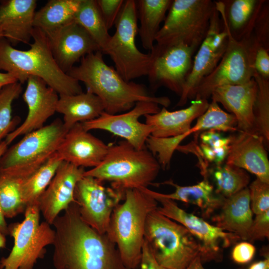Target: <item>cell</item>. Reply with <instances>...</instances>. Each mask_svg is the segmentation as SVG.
I'll return each mask as SVG.
<instances>
[{
  "label": "cell",
  "instance_id": "obj_29",
  "mask_svg": "<svg viewBox=\"0 0 269 269\" xmlns=\"http://www.w3.org/2000/svg\"><path fill=\"white\" fill-rule=\"evenodd\" d=\"M82 0H50L36 11L33 26L48 37L74 21Z\"/></svg>",
  "mask_w": 269,
  "mask_h": 269
},
{
  "label": "cell",
  "instance_id": "obj_21",
  "mask_svg": "<svg viewBox=\"0 0 269 269\" xmlns=\"http://www.w3.org/2000/svg\"><path fill=\"white\" fill-rule=\"evenodd\" d=\"M257 89V83L253 77L244 84L217 87L212 91L210 97L235 117L238 131L253 132Z\"/></svg>",
  "mask_w": 269,
  "mask_h": 269
},
{
  "label": "cell",
  "instance_id": "obj_33",
  "mask_svg": "<svg viewBox=\"0 0 269 269\" xmlns=\"http://www.w3.org/2000/svg\"><path fill=\"white\" fill-rule=\"evenodd\" d=\"M215 182V192L224 198L229 197L247 187L250 177L247 171L225 163L215 165L208 170Z\"/></svg>",
  "mask_w": 269,
  "mask_h": 269
},
{
  "label": "cell",
  "instance_id": "obj_49",
  "mask_svg": "<svg viewBox=\"0 0 269 269\" xmlns=\"http://www.w3.org/2000/svg\"><path fill=\"white\" fill-rule=\"evenodd\" d=\"M5 235L0 232V250L5 248L6 240Z\"/></svg>",
  "mask_w": 269,
  "mask_h": 269
},
{
  "label": "cell",
  "instance_id": "obj_3",
  "mask_svg": "<svg viewBox=\"0 0 269 269\" xmlns=\"http://www.w3.org/2000/svg\"><path fill=\"white\" fill-rule=\"evenodd\" d=\"M29 49L14 48L4 38L0 39V70L13 76L20 83L29 76L42 79L59 95H76L82 91L79 82L64 72L55 60L47 36L34 28Z\"/></svg>",
  "mask_w": 269,
  "mask_h": 269
},
{
  "label": "cell",
  "instance_id": "obj_47",
  "mask_svg": "<svg viewBox=\"0 0 269 269\" xmlns=\"http://www.w3.org/2000/svg\"><path fill=\"white\" fill-rule=\"evenodd\" d=\"M199 256L195 258L185 269H205Z\"/></svg>",
  "mask_w": 269,
  "mask_h": 269
},
{
  "label": "cell",
  "instance_id": "obj_20",
  "mask_svg": "<svg viewBox=\"0 0 269 269\" xmlns=\"http://www.w3.org/2000/svg\"><path fill=\"white\" fill-rule=\"evenodd\" d=\"M108 148L79 123L67 131L56 153L62 161L77 167L94 168L104 160Z\"/></svg>",
  "mask_w": 269,
  "mask_h": 269
},
{
  "label": "cell",
  "instance_id": "obj_41",
  "mask_svg": "<svg viewBox=\"0 0 269 269\" xmlns=\"http://www.w3.org/2000/svg\"><path fill=\"white\" fill-rule=\"evenodd\" d=\"M269 238V210L256 215L250 229L248 241L253 242Z\"/></svg>",
  "mask_w": 269,
  "mask_h": 269
},
{
  "label": "cell",
  "instance_id": "obj_17",
  "mask_svg": "<svg viewBox=\"0 0 269 269\" xmlns=\"http://www.w3.org/2000/svg\"><path fill=\"white\" fill-rule=\"evenodd\" d=\"M85 172L84 168L62 162L39 201L40 212L45 222L52 225L60 213L74 202L75 186Z\"/></svg>",
  "mask_w": 269,
  "mask_h": 269
},
{
  "label": "cell",
  "instance_id": "obj_5",
  "mask_svg": "<svg viewBox=\"0 0 269 269\" xmlns=\"http://www.w3.org/2000/svg\"><path fill=\"white\" fill-rule=\"evenodd\" d=\"M160 166L146 148L137 149L124 140L109 144L108 152L97 167L85 171L84 175L108 181L111 186L125 192L147 188L158 174Z\"/></svg>",
  "mask_w": 269,
  "mask_h": 269
},
{
  "label": "cell",
  "instance_id": "obj_48",
  "mask_svg": "<svg viewBox=\"0 0 269 269\" xmlns=\"http://www.w3.org/2000/svg\"><path fill=\"white\" fill-rule=\"evenodd\" d=\"M7 146L8 145L4 140L0 142V159L7 149Z\"/></svg>",
  "mask_w": 269,
  "mask_h": 269
},
{
  "label": "cell",
  "instance_id": "obj_18",
  "mask_svg": "<svg viewBox=\"0 0 269 269\" xmlns=\"http://www.w3.org/2000/svg\"><path fill=\"white\" fill-rule=\"evenodd\" d=\"M48 38L55 60L66 73L85 56L101 51L87 31L75 21L65 25Z\"/></svg>",
  "mask_w": 269,
  "mask_h": 269
},
{
  "label": "cell",
  "instance_id": "obj_22",
  "mask_svg": "<svg viewBox=\"0 0 269 269\" xmlns=\"http://www.w3.org/2000/svg\"><path fill=\"white\" fill-rule=\"evenodd\" d=\"M36 5L35 0L0 1V31L12 46L32 39Z\"/></svg>",
  "mask_w": 269,
  "mask_h": 269
},
{
  "label": "cell",
  "instance_id": "obj_27",
  "mask_svg": "<svg viewBox=\"0 0 269 269\" xmlns=\"http://www.w3.org/2000/svg\"><path fill=\"white\" fill-rule=\"evenodd\" d=\"M104 112L101 99L89 90L76 95H59L56 112L63 115V124L67 131L77 123L99 117Z\"/></svg>",
  "mask_w": 269,
  "mask_h": 269
},
{
  "label": "cell",
  "instance_id": "obj_44",
  "mask_svg": "<svg viewBox=\"0 0 269 269\" xmlns=\"http://www.w3.org/2000/svg\"><path fill=\"white\" fill-rule=\"evenodd\" d=\"M139 267V269H167L156 261L150 249L144 240Z\"/></svg>",
  "mask_w": 269,
  "mask_h": 269
},
{
  "label": "cell",
  "instance_id": "obj_19",
  "mask_svg": "<svg viewBox=\"0 0 269 269\" xmlns=\"http://www.w3.org/2000/svg\"><path fill=\"white\" fill-rule=\"evenodd\" d=\"M230 137L225 163L242 168L269 183V160L263 138L255 133L244 131H238Z\"/></svg>",
  "mask_w": 269,
  "mask_h": 269
},
{
  "label": "cell",
  "instance_id": "obj_40",
  "mask_svg": "<svg viewBox=\"0 0 269 269\" xmlns=\"http://www.w3.org/2000/svg\"><path fill=\"white\" fill-rule=\"evenodd\" d=\"M108 30L115 25L125 2L124 0H96Z\"/></svg>",
  "mask_w": 269,
  "mask_h": 269
},
{
  "label": "cell",
  "instance_id": "obj_42",
  "mask_svg": "<svg viewBox=\"0 0 269 269\" xmlns=\"http://www.w3.org/2000/svg\"><path fill=\"white\" fill-rule=\"evenodd\" d=\"M256 252V247L251 242L243 241L236 244L234 247L231 258L236 264H247L253 260Z\"/></svg>",
  "mask_w": 269,
  "mask_h": 269
},
{
  "label": "cell",
  "instance_id": "obj_24",
  "mask_svg": "<svg viewBox=\"0 0 269 269\" xmlns=\"http://www.w3.org/2000/svg\"><path fill=\"white\" fill-rule=\"evenodd\" d=\"M265 0L214 1L223 25L236 40L252 35L254 24Z\"/></svg>",
  "mask_w": 269,
  "mask_h": 269
},
{
  "label": "cell",
  "instance_id": "obj_26",
  "mask_svg": "<svg viewBox=\"0 0 269 269\" xmlns=\"http://www.w3.org/2000/svg\"><path fill=\"white\" fill-rule=\"evenodd\" d=\"M212 30L209 27L193 59L191 72L177 104L178 106H184L189 99H194L196 88L201 81L213 71L225 52L227 46H215L212 43Z\"/></svg>",
  "mask_w": 269,
  "mask_h": 269
},
{
  "label": "cell",
  "instance_id": "obj_23",
  "mask_svg": "<svg viewBox=\"0 0 269 269\" xmlns=\"http://www.w3.org/2000/svg\"><path fill=\"white\" fill-rule=\"evenodd\" d=\"M207 99L194 100L187 108L169 111L163 107L157 113L144 116L145 123L152 128L151 135L168 137L179 135L191 128V124L207 110Z\"/></svg>",
  "mask_w": 269,
  "mask_h": 269
},
{
  "label": "cell",
  "instance_id": "obj_31",
  "mask_svg": "<svg viewBox=\"0 0 269 269\" xmlns=\"http://www.w3.org/2000/svg\"><path fill=\"white\" fill-rule=\"evenodd\" d=\"M63 161L56 152L35 172L23 180L21 195L26 206L38 205L41 195Z\"/></svg>",
  "mask_w": 269,
  "mask_h": 269
},
{
  "label": "cell",
  "instance_id": "obj_36",
  "mask_svg": "<svg viewBox=\"0 0 269 269\" xmlns=\"http://www.w3.org/2000/svg\"><path fill=\"white\" fill-rule=\"evenodd\" d=\"M199 158L203 160L220 165L226 160L228 154L231 137H224L219 132L208 130L200 135Z\"/></svg>",
  "mask_w": 269,
  "mask_h": 269
},
{
  "label": "cell",
  "instance_id": "obj_12",
  "mask_svg": "<svg viewBox=\"0 0 269 269\" xmlns=\"http://www.w3.org/2000/svg\"><path fill=\"white\" fill-rule=\"evenodd\" d=\"M144 189L160 203V206L157 210L160 213L183 226L198 242L201 247L200 258L203 263L222 261L224 249L240 240L236 235L187 212L180 208L175 201L160 197L148 188Z\"/></svg>",
  "mask_w": 269,
  "mask_h": 269
},
{
  "label": "cell",
  "instance_id": "obj_43",
  "mask_svg": "<svg viewBox=\"0 0 269 269\" xmlns=\"http://www.w3.org/2000/svg\"><path fill=\"white\" fill-rule=\"evenodd\" d=\"M255 71L263 78L269 79V49L263 47L256 49L254 60Z\"/></svg>",
  "mask_w": 269,
  "mask_h": 269
},
{
  "label": "cell",
  "instance_id": "obj_50",
  "mask_svg": "<svg viewBox=\"0 0 269 269\" xmlns=\"http://www.w3.org/2000/svg\"><path fill=\"white\" fill-rule=\"evenodd\" d=\"M2 37H2L1 32L0 31V39L1 38H2Z\"/></svg>",
  "mask_w": 269,
  "mask_h": 269
},
{
  "label": "cell",
  "instance_id": "obj_46",
  "mask_svg": "<svg viewBox=\"0 0 269 269\" xmlns=\"http://www.w3.org/2000/svg\"><path fill=\"white\" fill-rule=\"evenodd\" d=\"M5 219V217L0 204V232L6 236L9 235L8 227Z\"/></svg>",
  "mask_w": 269,
  "mask_h": 269
},
{
  "label": "cell",
  "instance_id": "obj_32",
  "mask_svg": "<svg viewBox=\"0 0 269 269\" xmlns=\"http://www.w3.org/2000/svg\"><path fill=\"white\" fill-rule=\"evenodd\" d=\"M74 21L87 31L103 53L111 35L108 32L96 0H82Z\"/></svg>",
  "mask_w": 269,
  "mask_h": 269
},
{
  "label": "cell",
  "instance_id": "obj_34",
  "mask_svg": "<svg viewBox=\"0 0 269 269\" xmlns=\"http://www.w3.org/2000/svg\"><path fill=\"white\" fill-rule=\"evenodd\" d=\"M24 179L0 169V204L5 218L24 213L26 208L21 195Z\"/></svg>",
  "mask_w": 269,
  "mask_h": 269
},
{
  "label": "cell",
  "instance_id": "obj_11",
  "mask_svg": "<svg viewBox=\"0 0 269 269\" xmlns=\"http://www.w3.org/2000/svg\"><path fill=\"white\" fill-rule=\"evenodd\" d=\"M223 26L228 36L225 52L213 71L196 88L194 100H208L217 87L244 84L254 77V60L257 44L252 35L237 40Z\"/></svg>",
  "mask_w": 269,
  "mask_h": 269
},
{
  "label": "cell",
  "instance_id": "obj_45",
  "mask_svg": "<svg viewBox=\"0 0 269 269\" xmlns=\"http://www.w3.org/2000/svg\"><path fill=\"white\" fill-rule=\"evenodd\" d=\"M16 82V79L11 75L6 72H0V90L7 85Z\"/></svg>",
  "mask_w": 269,
  "mask_h": 269
},
{
  "label": "cell",
  "instance_id": "obj_15",
  "mask_svg": "<svg viewBox=\"0 0 269 269\" xmlns=\"http://www.w3.org/2000/svg\"><path fill=\"white\" fill-rule=\"evenodd\" d=\"M156 103L140 101L125 113L110 114L104 112L99 117L82 123L87 131L104 130L125 139L137 149L146 148L147 138L152 133L151 127L139 121L141 116L154 114L160 109Z\"/></svg>",
  "mask_w": 269,
  "mask_h": 269
},
{
  "label": "cell",
  "instance_id": "obj_2",
  "mask_svg": "<svg viewBox=\"0 0 269 269\" xmlns=\"http://www.w3.org/2000/svg\"><path fill=\"white\" fill-rule=\"evenodd\" d=\"M67 74L84 83L87 90L101 99L105 112L110 114L128 111L140 101L153 102L165 108L171 103L167 97L151 96L143 85L125 80L105 63L101 51L83 57L79 66H74Z\"/></svg>",
  "mask_w": 269,
  "mask_h": 269
},
{
  "label": "cell",
  "instance_id": "obj_13",
  "mask_svg": "<svg viewBox=\"0 0 269 269\" xmlns=\"http://www.w3.org/2000/svg\"><path fill=\"white\" fill-rule=\"evenodd\" d=\"M90 176L84 175L77 183L74 202L82 219L101 234H106L115 208L125 199V192Z\"/></svg>",
  "mask_w": 269,
  "mask_h": 269
},
{
  "label": "cell",
  "instance_id": "obj_14",
  "mask_svg": "<svg viewBox=\"0 0 269 269\" xmlns=\"http://www.w3.org/2000/svg\"><path fill=\"white\" fill-rule=\"evenodd\" d=\"M198 47L180 43L154 44L149 52L147 76L153 88L165 87L180 96L193 65V56Z\"/></svg>",
  "mask_w": 269,
  "mask_h": 269
},
{
  "label": "cell",
  "instance_id": "obj_8",
  "mask_svg": "<svg viewBox=\"0 0 269 269\" xmlns=\"http://www.w3.org/2000/svg\"><path fill=\"white\" fill-rule=\"evenodd\" d=\"M40 213L38 205L27 206L24 219L8 226L14 245L9 255L0 260V269H33L44 258L46 247L54 243L55 230L46 222L40 223Z\"/></svg>",
  "mask_w": 269,
  "mask_h": 269
},
{
  "label": "cell",
  "instance_id": "obj_10",
  "mask_svg": "<svg viewBox=\"0 0 269 269\" xmlns=\"http://www.w3.org/2000/svg\"><path fill=\"white\" fill-rule=\"evenodd\" d=\"M137 22L136 0H125L115 24L116 31L103 52L110 56L116 70L128 82L147 75L150 64V53H142L135 44Z\"/></svg>",
  "mask_w": 269,
  "mask_h": 269
},
{
  "label": "cell",
  "instance_id": "obj_6",
  "mask_svg": "<svg viewBox=\"0 0 269 269\" xmlns=\"http://www.w3.org/2000/svg\"><path fill=\"white\" fill-rule=\"evenodd\" d=\"M144 240L156 261L167 269H185L200 257V245L192 235L157 209L147 217Z\"/></svg>",
  "mask_w": 269,
  "mask_h": 269
},
{
  "label": "cell",
  "instance_id": "obj_16",
  "mask_svg": "<svg viewBox=\"0 0 269 269\" xmlns=\"http://www.w3.org/2000/svg\"><path fill=\"white\" fill-rule=\"evenodd\" d=\"M23 93V99L28 107L27 115L22 124L5 137L8 145L17 137L42 128L55 112L58 94L41 78L29 76Z\"/></svg>",
  "mask_w": 269,
  "mask_h": 269
},
{
  "label": "cell",
  "instance_id": "obj_1",
  "mask_svg": "<svg viewBox=\"0 0 269 269\" xmlns=\"http://www.w3.org/2000/svg\"><path fill=\"white\" fill-rule=\"evenodd\" d=\"M52 225L55 269H128L116 244L106 233H100L82 219L75 202Z\"/></svg>",
  "mask_w": 269,
  "mask_h": 269
},
{
  "label": "cell",
  "instance_id": "obj_30",
  "mask_svg": "<svg viewBox=\"0 0 269 269\" xmlns=\"http://www.w3.org/2000/svg\"><path fill=\"white\" fill-rule=\"evenodd\" d=\"M172 0H136L139 13L140 26L138 28L142 47L151 51L154 45L155 37L165 20Z\"/></svg>",
  "mask_w": 269,
  "mask_h": 269
},
{
  "label": "cell",
  "instance_id": "obj_37",
  "mask_svg": "<svg viewBox=\"0 0 269 269\" xmlns=\"http://www.w3.org/2000/svg\"><path fill=\"white\" fill-rule=\"evenodd\" d=\"M22 91L21 84L16 82L4 86L0 90V140L15 129L19 117L12 118V104Z\"/></svg>",
  "mask_w": 269,
  "mask_h": 269
},
{
  "label": "cell",
  "instance_id": "obj_7",
  "mask_svg": "<svg viewBox=\"0 0 269 269\" xmlns=\"http://www.w3.org/2000/svg\"><path fill=\"white\" fill-rule=\"evenodd\" d=\"M67 132L63 122L57 119L24 135L2 155L0 169L26 178L57 151Z\"/></svg>",
  "mask_w": 269,
  "mask_h": 269
},
{
  "label": "cell",
  "instance_id": "obj_25",
  "mask_svg": "<svg viewBox=\"0 0 269 269\" xmlns=\"http://www.w3.org/2000/svg\"><path fill=\"white\" fill-rule=\"evenodd\" d=\"M220 209L219 213L213 218L216 226L240 240L248 241L253 220L248 187L225 198Z\"/></svg>",
  "mask_w": 269,
  "mask_h": 269
},
{
  "label": "cell",
  "instance_id": "obj_39",
  "mask_svg": "<svg viewBox=\"0 0 269 269\" xmlns=\"http://www.w3.org/2000/svg\"><path fill=\"white\" fill-rule=\"evenodd\" d=\"M252 34L257 48L263 47L269 49V0H265L256 19Z\"/></svg>",
  "mask_w": 269,
  "mask_h": 269
},
{
  "label": "cell",
  "instance_id": "obj_4",
  "mask_svg": "<svg viewBox=\"0 0 269 269\" xmlns=\"http://www.w3.org/2000/svg\"><path fill=\"white\" fill-rule=\"evenodd\" d=\"M158 202L144 189L126 190L123 202L114 209L106 234L116 244L128 269L139 266L145 222Z\"/></svg>",
  "mask_w": 269,
  "mask_h": 269
},
{
  "label": "cell",
  "instance_id": "obj_28",
  "mask_svg": "<svg viewBox=\"0 0 269 269\" xmlns=\"http://www.w3.org/2000/svg\"><path fill=\"white\" fill-rule=\"evenodd\" d=\"M160 184L172 186L175 190L169 194L155 192L157 195L173 201H180L196 205L206 217H210L215 210L220 209L225 199L216 193L208 178H204L198 183L189 186H181L174 183L171 180Z\"/></svg>",
  "mask_w": 269,
  "mask_h": 269
},
{
  "label": "cell",
  "instance_id": "obj_38",
  "mask_svg": "<svg viewBox=\"0 0 269 269\" xmlns=\"http://www.w3.org/2000/svg\"><path fill=\"white\" fill-rule=\"evenodd\" d=\"M248 188L253 213L258 215L269 210V183L256 178Z\"/></svg>",
  "mask_w": 269,
  "mask_h": 269
},
{
  "label": "cell",
  "instance_id": "obj_35",
  "mask_svg": "<svg viewBox=\"0 0 269 269\" xmlns=\"http://www.w3.org/2000/svg\"><path fill=\"white\" fill-rule=\"evenodd\" d=\"M258 86L254 107V127L252 133L261 136L267 149L269 146V79L259 75L254 76Z\"/></svg>",
  "mask_w": 269,
  "mask_h": 269
},
{
  "label": "cell",
  "instance_id": "obj_9",
  "mask_svg": "<svg viewBox=\"0 0 269 269\" xmlns=\"http://www.w3.org/2000/svg\"><path fill=\"white\" fill-rule=\"evenodd\" d=\"M215 7L211 0H172L155 37L156 44L182 43L199 48L208 31Z\"/></svg>",
  "mask_w": 269,
  "mask_h": 269
}]
</instances>
